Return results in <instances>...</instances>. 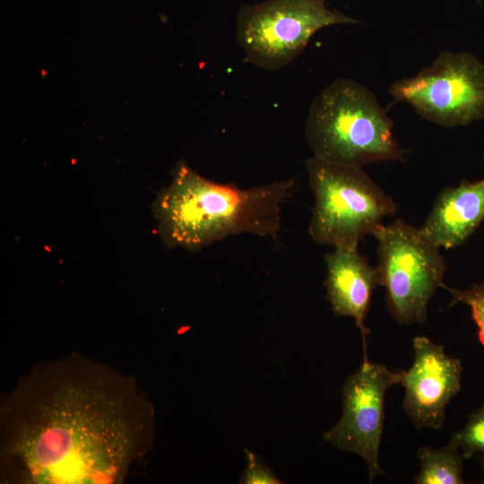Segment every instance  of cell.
<instances>
[{
	"mask_svg": "<svg viewBox=\"0 0 484 484\" xmlns=\"http://www.w3.org/2000/svg\"><path fill=\"white\" fill-rule=\"evenodd\" d=\"M135 378L72 352L35 364L0 400V482L122 484L155 443Z\"/></svg>",
	"mask_w": 484,
	"mask_h": 484,
	"instance_id": "1",
	"label": "cell"
},
{
	"mask_svg": "<svg viewBox=\"0 0 484 484\" xmlns=\"http://www.w3.org/2000/svg\"><path fill=\"white\" fill-rule=\"evenodd\" d=\"M295 187V178H290L241 188L208 179L179 161L171 181L154 199L152 213L157 231L169 248L195 252L239 234L276 242L281 205Z\"/></svg>",
	"mask_w": 484,
	"mask_h": 484,
	"instance_id": "2",
	"label": "cell"
},
{
	"mask_svg": "<svg viewBox=\"0 0 484 484\" xmlns=\"http://www.w3.org/2000/svg\"><path fill=\"white\" fill-rule=\"evenodd\" d=\"M393 122L373 92L340 78L313 99L305 125L313 156L333 163L359 166L403 160L405 150L393 133Z\"/></svg>",
	"mask_w": 484,
	"mask_h": 484,
	"instance_id": "3",
	"label": "cell"
},
{
	"mask_svg": "<svg viewBox=\"0 0 484 484\" xmlns=\"http://www.w3.org/2000/svg\"><path fill=\"white\" fill-rule=\"evenodd\" d=\"M314 195L308 233L321 246H354L393 215L394 200L362 167L342 165L315 156L306 162Z\"/></svg>",
	"mask_w": 484,
	"mask_h": 484,
	"instance_id": "4",
	"label": "cell"
},
{
	"mask_svg": "<svg viewBox=\"0 0 484 484\" xmlns=\"http://www.w3.org/2000/svg\"><path fill=\"white\" fill-rule=\"evenodd\" d=\"M377 241L380 286L387 310L400 324H423L429 300L444 285L445 264L439 247L419 229L395 220L372 233Z\"/></svg>",
	"mask_w": 484,
	"mask_h": 484,
	"instance_id": "5",
	"label": "cell"
},
{
	"mask_svg": "<svg viewBox=\"0 0 484 484\" xmlns=\"http://www.w3.org/2000/svg\"><path fill=\"white\" fill-rule=\"evenodd\" d=\"M359 22L325 0H266L241 7L236 39L248 63L272 71L298 57L318 30Z\"/></svg>",
	"mask_w": 484,
	"mask_h": 484,
	"instance_id": "6",
	"label": "cell"
},
{
	"mask_svg": "<svg viewBox=\"0 0 484 484\" xmlns=\"http://www.w3.org/2000/svg\"><path fill=\"white\" fill-rule=\"evenodd\" d=\"M388 91L433 124L466 125L484 117V64L468 52L442 51L429 66L393 82Z\"/></svg>",
	"mask_w": 484,
	"mask_h": 484,
	"instance_id": "7",
	"label": "cell"
},
{
	"mask_svg": "<svg viewBox=\"0 0 484 484\" xmlns=\"http://www.w3.org/2000/svg\"><path fill=\"white\" fill-rule=\"evenodd\" d=\"M402 378V370L391 371L385 365L364 359L342 385L340 420L323 436L324 442L364 460L369 483L385 474L379 462L385 395L390 386L401 384Z\"/></svg>",
	"mask_w": 484,
	"mask_h": 484,
	"instance_id": "8",
	"label": "cell"
},
{
	"mask_svg": "<svg viewBox=\"0 0 484 484\" xmlns=\"http://www.w3.org/2000/svg\"><path fill=\"white\" fill-rule=\"evenodd\" d=\"M414 360L402 370L403 409L417 429H440L445 408L461 389V360L448 356L444 346L425 336L412 340Z\"/></svg>",
	"mask_w": 484,
	"mask_h": 484,
	"instance_id": "9",
	"label": "cell"
},
{
	"mask_svg": "<svg viewBox=\"0 0 484 484\" xmlns=\"http://www.w3.org/2000/svg\"><path fill=\"white\" fill-rule=\"evenodd\" d=\"M324 259L326 265L324 285L331 308L336 315L354 319L362 336L364 359H367L366 338L369 329L366 318L373 290L380 286L378 271L359 252L358 245L334 246Z\"/></svg>",
	"mask_w": 484,
	"mask_h": 484,
	"instance_id": "10",
	"label": "cell"
},
{
	"mask_svg": "<svg viewBox=\"0 0 484 484\" xmlns=\"http://www.w3.org/2000/svg\"><path fill=\"white\" fill-rule=\"evenodd\" d=\"M483 220L484 177L442 191L419 229L437 247L450 249L464 243Z\"/></svg>",
	"mask_w": 484,
	"mask_h": 484,
	"instance_id": "11",
	"label": "cell"
},
{
	"mask_svg": "<svg viewBox=\"0 0 484 484\" xmlns=\"http://www.w3.org/2000/svg\"><path fill=\"white\" fill-rule=\"evenodd\" d=\"M420 471L416 484H463V457L461 450L452 444L441 449L422 445L418 449Z\"/></svg>",
	"mask_w": 484,
	"mask_h": 484,
	"instance_id": "12",
	"label": "cell"
},
{
	"mask_svg": "<svg viewBox=\"0 0 484 484\" xmlns=\"http://www.w3.org/2000/svg\"><path fill=\"white\" fill-rule=\"evenodd\" d=\"M450 444L458 447L463 459L484 454V405L474 411L464 427L453 434Z\"/></svg>",
	"mask_w": 484,
	"mask_h": 484,
	"instance_id": "13",
	"label": "cell"
},
{
	"mask_svg": "<svg viewBox=\"0 0 484 484\" xmlns=\"http://www.w3.org/2000/svg\"><path fill=\"white\" fill-rule=\"evenodd\" d=\"M442 288H445L452 296L450 307L458 303H464L469 306L472 319L478 328V340L484 345V281L472 284L466 290L453 289L445 284Z\"/></svg>",
	"mask_w": 484,
	"mask_h": 484,
	"instance_id": "14",
	"label": "cell"
},
{
	"mask_svg": "<svg viewBox=\"0 0 484 484\" xmlns=\"http://www.w3.org/2000/svg\"><path fill=\"white\" fill-rule=\"evenodd\" d=\"M246 466L240 478L242 484H281L274 472L253 452L245 449Z\"/></svg>",
	"mask_w": 484,
	"mask_h": 484,
	"instance_id": "15",
	"label": "cell"
},
{
	"mask_svg": "<svg viewBox=\"0 0 484 484\" xmlns=\"http://www.w3.org/2000/svg\"><path fill=\"white\" fill-rule=\"evenodd\" d=\"M481 465H482V469H483V471H484V454H483L482 458H481ZM481 483L484 484V479L481 480Z\"/></svg>",
	"mask_w": 484,
	"mask_h": 484,
	"instance_id": "16",
	"label": "cell"
},
{
	"mask_svg": "<svg viewBox=\"0 0 484 484\" xmlns=\"http://www.w3.org/2000/svg\"><path fill=\"white\" fill-rule=\"evenodd\" d=\"M478 3H480H480H481V0H478Z\"/></svg>",
	"mask_w": 484,
	"mask_h": 484,
	"instance_id": "17",
	"label": "cell"
}]
</instances>
